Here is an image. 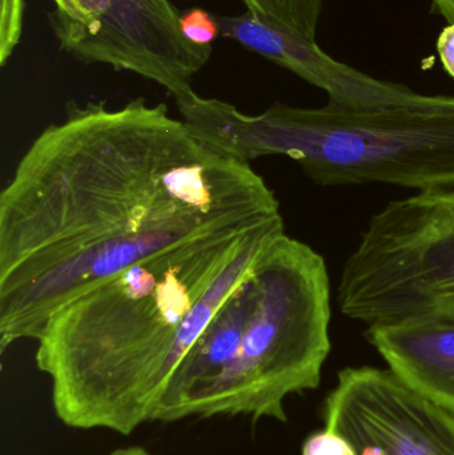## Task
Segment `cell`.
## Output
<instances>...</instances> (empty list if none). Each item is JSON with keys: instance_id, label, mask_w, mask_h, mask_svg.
Listing matches in <instances>:
<instances>
[{"instance_id": "obj_10", "label": "cell", "mask_w": 454, "mask_h": 455, "mask_svg": "<svg viewBox=\"0 0 454 455\" xmlns=\"http://www.w3.org/2000/svg\"><path fill=\"white\" fill-rule=\"evenodd\" d=\"M24 0H0V63L4 66L19 44L23 29Z\"/></svg>"}, {"instance_id": "obj_15", "label": "cell", "mask_w": 454, "mask_h": 455, "mask_svg": "<svg viewBox=\"0 0 454 455\" xmlns=\"http://www.w3.org/2000/svg\"><path fill=\"white\" fill-rule=\"evenodd\" d=\"M108 455H152L141 446H130V448L117 449Z\"/></svg>"}, {"instance_id": "obj_13", "label": "cell", "mask_w": 454, "mask_h": 455, "mask_svg": "<svg viewBox=\"0 0 454 455\" xmlns=\"http://www.w3.org/2000/svg\"><path fill=\"white\" fill-rule=\"evenodd\" d=\"M437 51L445 72L454 80V23L442 29L437 39Z\"/></svg>"}, {"instance_id": "obj_4", "label": "cell", "mask_w": 454, "mask_h": 455, "mask_svg": "<svg viewBox=\"0 0 454 455\" xmlns=\"http://www.w3.org/2000/svg\"><path fill=\"white\" fill-rule=\"evenodd\" d=\"M247 307L236 353L179 411L188 417L287 421L288 395L316 389L331 352V283L322 254L283 235L245 280Z\"/></svg>"}, {"instance_id": "obj_9", "label": "cell", "mask_w": 454, "mask_h": 455, "mask_svg": "<svg viewBox=\"0 0 454 455\" xmlns=\"http://www.w3.org/2000/svg\"><path fill=\"white\" fill-rule=\"evenodd\" d=\"M253 16L316 43L323 0H240Z\"/></svg>"}, {"instance_id": "obj_14", "label": "cell", "mask_w": 454, "mask_h": 455, "mask_svg": "<svg viewBox=\"0 0 454 455\" xmlns=\"http://www.w3.org/2000/svg\"><path fill=\"white\" fill-rule=\"evenodd\" d=\"M432 11L454 23V0H431Z\"/></svg>"}, {"instance_id": "obj_12", "label": "cell", "mask_w": 454, "mask_h": 455, "mask_svg": "<svg viewBox=\"0 0 454 455\" xmlns=\"http://www.w3.org/2000/svg\"><path fill=\"white\" fill-rule=\"evenodd\" d=\"M303 455H356L346 438L325 427L314 433L303 445Z\"/></svg>"}, {"instance_id": "obj_1", "label": "cell", "mask_w": 454, "mask_h": 455, "mask_svg": "<svg viewBox=\"0 0 454 455\" xmlns=\"http://www.w3.org/2000/svg\"><path fill=\"white\" fill-rule=\"evenodd\" d=\"M283 219L250 163L165 104L69 101L0 194V352L69 299L163 251Z\"/></svg>"}, {"instance_id": "obj_7", "label": "cell", "mask_w": 454, "mask_h": 455, "mask_svg": "<svg viewBox=\"0 0 454 455\" xmlns=\"http://www.w3.org/2000/svg\"><path fill=\"white\" fill-rule=\"evenodd\" d=\"M218 21L223 36L322 88L333 106L373 109L418 103L426 96L405 85L362 74L331 58L316 43L308 42L248 11L243 15L218 16Z\"/></svg>"}, {"instance_id": "obj_8", "label": "cell", "mask_w": 454, "mask_h": 455, "mask_svg": "<svg viewBox=\"0 0 454 455\" xmlns=\"http://www.w3.org/2000/svg\"><path fill=\"white\" fill-rule=\"evenodd\" d=\"M365 334L392 373L454 414V315H416L376 323Z\"/></svg>"}, {"instance_id": "obj_5", "label": "cell", "mask_w": 454, "mask_h": 455, "mask_svg": "<svg viewBox=\"0 0 454 455\" xmlns=\"http://www.w3.org/2000/svg\"><path fill=\"white\" fill-rule=\"evenodd\" d=\"M48 21L64 52L85 64L140 75L173 99L192 91V77L212 55L180 29L170 0H51Z\"/></svg>"}, {"instance_id": "obj_2", "label": "cell", "mask_w": 454, "mask_h": 455, "mask_svg": "<svg viewBox=\"0 0 454 455\" xmlns=\"http://www.w3.org/2000/svg\"><path fill=\"white\" fill-rule=\"evenodd\" d=\"M282 220L149 257L53 312L35 361L56 417L120 435L152 422L219 307L271 245L260 230Z\"/></svg>"}, {"instance_id": "obj_6", "label": "cell", "mask_w": 454, "mask_h": 455, "mask_svg": "<svg viewBox=\"0 0 454 455\" xmlns=\"http://www.w3.org/2000/svg\"><path fill=\"white\" fill-rule=\"evenodd\" d=\"M324 421L356 455H454V414L389 369L341 371L325 400Z\"/></svg>"}, {"instance_id": "obj_3", "label": "cell", "mask_w": 454, "mask_h": 455, "mask_svg": "<svg viewBox=\"0 0 454 455\" xmlns=\"http://www.w3.org/2000/svg\"><path fill=\"white\" fill-rule=\"evenodd\" d=\"M175 101L211 148L245 163L290 157L320 186L454 187V96L373 109L274 104L259 115L195 91Z\"/></svg>"}, {"instance_id": "obj_11", "label": "cell", "mask_w": 454, "mask_h": 455, "mask_svg": "<svg viewBox=\"0 0 454 455\" xmlns=\"http://www.w3.org/2000/svg\"><path fill=\"white\" fill-rule=\"evenodd\" d=\"M180 29L188 42L202 47L212 45L213 40L221 34L218 18L197 7L180 13Z\"/></svg>"}]
</instances>
